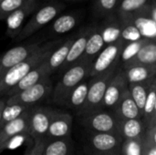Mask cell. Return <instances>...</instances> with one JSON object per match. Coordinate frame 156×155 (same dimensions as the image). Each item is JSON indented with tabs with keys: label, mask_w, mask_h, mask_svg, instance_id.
I'll list each match as a JSON object with an SVG mask.
<instances>
[{
	"label": "cell",
	"mask_w": 156,
	"mask_h": 155,
	"mask_svg": "<svg viewBox=\"0 0 156 155\" xmlns=\"http://www.w3.org/2000/svg\"><path fill=\"white\" fill-rule=\"evenodd\" d=\"M62 43L60 39L52 40L41 44V46L31 54L26 60L13 67L0 76V97L6 96L33 69L43 63L49 58L51 53Z\"/></svg>",
	"instance_id": "6da1fadb"
},
{
	"label": "cell",
	"mask_w": 156,
	"mask_h": 155,
	"mask_svg": "<svg viewBox=\"0 0 156 155\" xmlns=\"http://www.w3.org/2000/svg\"><path fill=\"white\" fill-rule=\"evenodd\" d=\"M93 61L80 59L67 69L56 86L53 88L51 96L55 104L65 106L72 90L87 77H90Z\"/></svg>",
	"instance_id": "7a4b0ae2"
},
{
	"label": "cell",
	"mask_w": 156,
	"mask_h": 155,
	"mask_svg": "<svg viewBox=\"0 0 156 155\" xmlns=\"http://www.w3.org/2000/svg\"><path fill=\"white\" fill-rule=\"evenodd\" d=\"M119 69V66H117L109 69L103 74L91 78V79L89 81L87 100L81 110L78 112L80 116L82 117L92 111L102 109V102L107 88Z\"/></svg>",
	"instance_id": "3957f363"
},
{
	"label": "cell",
	"mask_w": 156,
	"mask_h": 155,
	"mask_svg": "<svg viewBox=\"0 0 156 155\" xmlns=\"http://www.w3.org/2000/svg\"><path fill=\"white\" fill-rule=\"evenodd\" d=\"M64 8L65 5L58 2H52L43 5L33 14L29 20L27 21L25 26L15 40L22 41L28 38L43 26L49 24L50 22H53Z\"/></svg>",
	"instance_id": "277c9868"
},
{
	"label": "cell",
	"mask_w": 156,
	"mask_h": 155,
	"mask_svg": "<svg viewBox=\"0 0 156 155\" xmlns=\"http://www.w3.org/2000/svg\"><path fill=\"white\" fill-rule=\"evenodd\" d=\"M81 118L82 124L89 132L121 134V122L113 111L101 109Z\"/></svg>",
	"instance_id": "5b68a950"
},
{
	"label": "cell",
	"mask_w": 156,
	"mask_h": 155,
	"mask_svg": "<svg viewBox=\"0 0 156 155\" xmlns=\"http://www.w3.org/2000/svg\"><path fill=\"white\" fill-rule=\"evenodd\" d=\"M53 88L54 87L50 77H47L34 86L7 97L5 103L34 107L36 103L48 97L52 93Z\"/></svg>",
	"instance_id": "8992f818"
},
{
	"label": "cell",
	"mask_w": 156,
	"mask_h": 155,
	"mask_svg": "<svg viewBox=\"0 0 156 155\" xmlns=\"http://www.w3.org/2000/svg\"><path fill=\"white\" fill-rule=\"evenodd\" d=\"M126 43L127 42L122 38L114 43L105 46V48L93 60L90 77H97L101 74L105 73L109 69L119 66L122 53Z\"/></svg>",
	"instance_id": "52a82bcc"
},
{
	"label": "cell",
	"mask_w": 156,
	"mask_h": 155,
	"mask_svg": "<svg viewBox=\"0 0 156 155\" xmlns=\"http://www.w3.org/2000/svg\"><path fill=\"white\" fill-rule=\"evenodd\" d=\"M88 141L95 155H122L124 141L121 134L90 132Z\"/></svg>",
	"instance_id": "ba28073f"
},
{
	"label": "cell",
	"mask_w": 156,
	"mask_h": 155,
	"mask_svg": "<svg viewBox=\"0 0 156 155\" xmlns=\"http://www.w3.org/2000/svg\"><path fill=\"white\" fill-rule=\"evenodd\" d=\"M152 0H121L116 15L123 26L152 14Z\"/></svg>",
	"instance_id": "9c48e42d"
},
{
	"label": "cell",
	"mask_w": 156,
	"mask_h": 155,
	"mask_svg": "<svg viewBox=\"0 0 156 155\" xmlns=\"http://www.w3.org/2000/svg\"><path fill=\"white\" fill-rule=\"evenodd\" d=\"M55 109L49 107H33L29 120V136L35 140L47 138L48 131Z\"/></svg>",
	"instance_id": "30bf717a"
},
{
	"label": "cell",
	"mask_w": 156,
	"mask_h": 155,
	"mask_svg": "<svg viewBox=\"0 0 156 155\" xmlns=\"http://www.w3.org/2000/svg\"><path fill=\"white\" fill-rule=\"evenodd\" d=\"M40 46V42L27 43L14 47L0 55V76L13 67L26 60Z\"/></svg>",
	"instance_id": "8fae6325"
},
{
	"label": "cell",
	"mask_w": 156,
	"mask_h": 155,
	"mask_svg": "<svg viewBox=\"0 0 156 155\" xmlns=\"http://www.w3.org/2000/svg\"><path fill=\"white\" fill-rule=\"evenodd\" d=\"M37 0H28L20 8L14 11L5 18L6 36L12 39H16L26 25L27 18L36 12L37 7Z\"/></svg>",
	"instance_id": "7c38bea8"
},
{
	"label": "cell",
	"mask_w": 156,
	"mask_h": 155,
	"mask_svg": "<svg viewBox=\"0 0 156 155\" xmlns=\"http://www.w3.org/2000/svg\"><path fill=\"white\" fill-rule=\"evenodd\" d=\"M32 108L26 111L16 120L0 128V153L6 148L14 137L23 134L29 135V120Z\"/></svg>",
	"instance_id": "4fadbf2b"
},
{
	"label": "cell",
	"mask_w": 156,
	"mask_h": 155,
	"mask_svg": "<svg viewBox=\"0 0 156 155\" xmlns=\"http://www.w3.org/2000/svg\"><path fill=\"white\" fill-rule=\"evenodd\" d=\"M129 89V82L122 69H119L111 80L102 102V109L113 111L123 93Z\"/></svg>",
	"instance_id": "5bb4252c"
},
{
	"label": "cell",
	"mask_w": 156,
	"mask_h": 155,
	"mask_svg": "<svg viewBox=\"0 0 156 155\" xmlns=\"http://www.w3.org/2000/svg\"><path fill=\"white\" fill-rule=\"evenodd\" d=\"M93 25L88 26L86 27L81 28L78 33L77 36L70 47L69 52L68 54V57L64 62V64L61 66L59 69V72L64 73L67 69H69L71 66H73L75 63L80 61L81 58L84 55L86 46H87V41L88 38L90 35V32L92 30Z\"/></svg>",
	"instance_id": "9a60e30c"
},
{
	"label": "cell",
	"mask_w": 156,
	"mask_h": 155,
	"mask_svg": "<svg viewBox=\"0 0 156 155\" xmlns=\"http://www.w3.org/2000/svg\"><path fill=\"white\" fill-rule=\"evenodd\" d=\"M73 118L66 111L55 110L48 131L47 139H63L70 137Z\"/></svg>",
	"instance_id": "2e32d148"
},
{
	"label": "cell",
	"mask_w": 156,
	"mask_h": 155,
	"mask_svg": "<svg viewBox=\"0 0 156 155\" xmlns=\"http://www.w3.org/2000/svg\"><path fill=\"white\" fill-rule=\"evenodd\" d=\"M51 74L52 73L48 65V59H46L43 63H41L40 65H38L37 67L33 69L28 74H27L24 77V79L7 93L6 97H10L19 91H22L24 90H27V89L34 86L35 84L41 81L43 79H45L47 77H50Z\"/></svg>",
	"instance_id": "e0dca14e"
},
{
	"label": "cell",
	"mask_w": 156,
	"mask_h": 155,
	"mask_svg": "<svg viewBox=\"0 0 156 155\" xmlns=\"http://www.w3.org/2000/svg\"><path fill=\"white\" fill-rule=\"evenodd\" d=\"M113 112L121 122L127 120L142 119L143 116L142 111L132 98L129 89L123 93V95L120 99L119 102L113 109Z\"/></svg>",
	"instance_id": "ac0fdd59"
},
{
	"label": "cell",
	"mask_w": 156,
	"mask_h": 155,
	"mask_svg": "<svg viewBox=\"0 0 156 155\" xmlns=\"http://www.w3.org/2000/svg\"><path fill=\"white\" fill-rule=\"evenodd\" d=\"M122 67L129 84L145 82L156 77V67L140 64L124 65Z\"/></svg>",
	"instance_id": "d6986e66"
},
{
	"label": "cell",
	"mask_w": 156,
	"mask_h": 155,
	"mask_svg": "<svg viewBox=\"0 0 156 155\" xmlns=\"http://www.w3.org/2000/svg\"><path fill=\"white\" fill-rule=\"evenodd\" d=\"M99 27L102 33L106 46L122 39L123 25L116 14L103 19Z\"/></svg>",
	"instance_id": "ffe728a7"
},
{
	"label": "cell",
	"mask_w": 156,
	"mask_h": 155,
	"mask_svg": "<svg viewBox=\"0 0 156 155\" xmlns=\"http://www.w3.org/2000/svg\"><path fill=\"white\" fill-rule=\"evenodd\" d=\"M81 20L80 13H67L63 14L54 19L49 31L54 36L63 35L71 31Z\"/></svg>",
	"instance_id": "44dd1931"
},
{
	"label": "cell",
	"mask_w": 156,
	"mask_h": 155,
	"mask_svg": "<svg viewBox=\"0 0 156 155\" xmlns=\"http://www.w3.org/2000/svg\"><path fill=\"white\" fill-rule=\"evenodd\" d=\"M106 44L99 25H93L92 30L87 41L86 49L81 59L93 61L100 52L105 48Z\"/></svg>",
	"instance_id": "7402d4cb"
},
{
	"label": "cell",
	"mask_w": 156,
	"mask_h": 155,
	"mask_svg": "<svg viewBox=\"0 0 156 155\" xmlns=\"http://www.w3.org/2000/svg\"><path fill=\"white\" fill-rule=\"evenodd\" d=\"M140 64L150 67H156V40L149 37L145 44L139 50L137 55L131 60L123 63L124 65Z\"/></svg>",
	"instance_id": "603a6c76"
},
{
	"label": "cell",
	"mask_w": 156,
	"mask_h": 155,
	"mask_svg": "<svg viewBox=\"0 0 156 155\" xmlns=\"http://www.w3.org/2000/svg\"><path fill=\"white\" fill-rule=\"evenodd\" d=\"M77 36V33L71 37H69V38H67L65 41H63L49 56V58H48V68L51 71V73H54L57 70H59V69L61 68V66L64 64L68 54L69 52L70 47L75 39Z\"/></svg>",
	"instance_id": "cb8c5ba5"
},
{
	"label": "cell",
	"mask_w": 156,
	"mask_h": 155,
	"mask_svg": "<svg viewBox=\"0 0 156 155\" xmlns=\"http://www.w3.org/2000/svg\"><path fill=\"white\" fill-rule=\"evenodd\" d=\"M146 126L142 119L127 120L121 122V135L123 141L139 140L144 137Z\"/></svg>",
	"instance_id": "d4e9b609"
},
{
	"label": "cell",
	"mask_w": 156,
	"mask_h": 155,
	"mask_svg": "<svg viewBox=\"0 0 156 155\" xmlns=\"http://www.w3.org/2000/svg\"><path fill=\"white\" fill-rule=\"evenodd\" d=\"M88 91H89V81L84 80L72 90L65 106L69 109L75 110L79 112L87 100Z\"/></svg>",
	"instance_id": "484cf974"
},
{
	"label": "cell",
	"mask_w": 156,
	"mask_h": 155,
	"mask_svg": "<svg viewBox=\"0 0 156 155\" xmlns=\"http://www.w3.org/2000/svg\"><path fill=\"white\" fill-rule=\"evenodd\" d=\"M73 145L71 138L48 140L42 155H72Z\"/></svg>",
	"instance_id": "4316f807"
},
{
	"label": "cell",
	"mask_w": 156,
	"mask_h": 155,
	"mask_svg": "<svg viewBox=\"0 0 156 155\" xmlns=\"http://www.w3.org/2000/svg\"><path fill=\"white\" fill-rule=\"evenodd\" d=\"M121 0H94L92 14L96 18H107L115 15Z\"/></svg>",
	"instance_id": "83f0119b"
},
{
	"label": "cell",
	"mask_w": 156,
	"mask_h": 155,
	"mask_svg": "<svg viewBox=\"0 0 156 155\" xmlns=\"http://www.w3.org/2000/svg\"><path fill=\"white\" fill-rule=\"evenodd\" d=\"M155 102H156V77L151 79L150 81V86H149V90H148V94H147V99H146V102L144 108V111H143V116H142V120L144 121L146 129L149 128L153 116H154V108H155Z\"/></svg>",
	"instance_id": "f1b7e54d"
},
{
	"label": "cell",
	"mask_w": 156,
	"mask_h": 155,
	"mask_svg": "<svg viewBox=\"0 0 156 155\" xmlns=\"http://www.w3.org/2000/svg\"><path fill=\"white\" fill-rule=\"evenodd\" d=\"M150 81H151V79L148 81H145V82L129 84L130 94H131L132 98L133 99V100L135 101V103L137 104L140 111H142V113L144 111V105L146 102Z\"/></svg>",
	"instance_id": "f546056e"
},
{
	"label": "cell",
	"mask_w": 156,
	"mask_h": 155,
	"mask_svg": "<svg viewBox=\"0 0 156 155\" xmlns=\"http://www.w3.org/2000/svg\"><path fill=\"white\" fill-rule=\"evenodd\" d=\"M30 108L32 107H27V106H23L19 104H6L5 103V106L2 112L0 128L7 124L8 122L16 120L20 115H22L26 111L29 110Z\"/></svg>",
	"instance_id": "4dcf8cb0"
},
{
	"label": "cell",
	"mask_w": 156,
	"mask_h": 155,
	"mask_svg": "<svg viewBox=\"0 0 156 155\" xmlns=\"http://www.w3.org/2000/svg\"><path fill=\"white\" fill-rule=\"evenodd\" d=\"M148 38L149 37H144V38H141L136 41L126 43L125 47L123 48L122 57H121V60L122 61V63H125V62L131 60L132 58H133L137 55L139 50L142 48V47L148 40Z\"/></svg>",
	"instance_id": "1f68e13d"
},
{
	"label": "cell",
	"mask_w": 156,
	"mask_h": 155,
	"mask_svg": "<svg viewBox=\"0 0 156 155\" xmlns=\"http://www.w3.org/2000/svg\"><path fill=\"white\" fill-rule=\"evenodd\" d=\"M28 0H0V20L5 18L14 11L20 8Z\"/></svg>",
	"instance_id": "d6a6232c"
},
{
	"label": "cell",
	"mask_w": 156,
	"mask_h": 155,
	"mask_svg": "<svg viewBox=\"0 0 156 155\" xmlns=\"http://www.w3.org/2000/svg\"><path fill=\"white\" fill-rule=\"evenodd\" d=\"M144 141V137L139 140L124 141L122 147V155H143Z\"/></svg>",
	"instance_id": "836d02e7"
},
{
	"label": "cell",
	"mask_w": 156,
	"mask_h": 155,
	"mask_svg": "<svg viewBox=\"0 0 156 155\" xmlns=\"http://www.w3.org/2000/svg\"><path fill=\"white\" fill-rule=\"evenodd\" d=\"M144 37H144L142 31L133 24H128L123 26V30H122V38L128 42H133V41H136L139 40L141 38Z\"/></svg>",
	"instance_id": "e575fe53"
},
{
	"label": "cell",
	"mask_w": 156,
	"mask_h": 155,
	"mask_svg": "<svg viewBox=\"0 0 156 155\" xmlns=\"http://www.w3.org/2000/svg\"><path fill=\"white\" fill-rule=\"evenodd\" d=\"M48 141V139L47 138L33 141V143L29 146V148L27 149L24 155H42Z\"/></svg>",
	"instance_id": "d590c367"
},
{
	"label": "cell",
	"mask_w": 156,
	"mask_h": 155,
	"mask_svg": "<svg viewBox=\"0 0 156 155\" xmlns=\"http://www.w3.org/2000/svg\"><path fill=\"white\" fill-rule=\"evenodd\" d=\"M143 155H156V145L151 141V139L145 133L144 141Z\"/></svg>",
	"instance_id": "8d00e7d4"
},
{
	"label": "cell",
	"mask_w": 156,
	"mask_h": 155,
	"mask_svg": "<svg viewBox=\"0 0 156 155\" xmlns=\"http://www.w3.org/2000/svg\"><path fill=\"white\" fill-rule=\"evenodd\" d=\"M146 134L147 136L151 139V141L156 145V130L155 129H149L146 131Z\"/></svg>",
	"instance_id": "74e56055"
},
{
	"label": "cell",
	"mask_w": 156,
	"mask_h": 155,
	"mask_svg": "<svg viewBox=\"0 0 156 155\" xmlns=\"http://www.w3.org/2000/svg\"><path fill=\"white\" fill-rule=\"evenodd\" d=\"M5 106V100L0 99V124H1V119H2V112H3Z\"/></svg>",
	"instance_id": "f35d334b"
},
{
	"label": "cell",
	"mask_w": 156,
	"mask_h": 155,
	"mask_svg": "<svg viewBox=\"0 0 156 155\" xmlns=\"http://www.w3.org/2000/svg\"><path fill=\"white\" fill-rule=\"evenodd\" d=\"M155 122H156V102H155V108H154V116H153V119H152L151 124H150V126H149V128H148L147 130H149V129L153 128V126L154 125V123H155Z\"/></svg>",
	"instance_id": "ab89813d"
},
{
	"label": "cell",
	"mask_w": 156,
	"mask_h": 155,
	"mask_svg": "<svg viewBox=\"0 0 156 155\" xmlns=\"http://www.w3.org/2000/svg\"><path fill=\"white\" fill-rule=\"evenodd\" d=\"M153 128H154V129H155V130H156V122L154 123V125L153 126ZM153 128H151V129H153Z\"/></svg>",
	"instance_id": "60d3db41"
},
{
	"label": "cell",
	"mask_w": 156,
	"mask_h": 155,
	"mask_svg": "<svg viewBox=\"0 0 156 155\" xmlns=\"http://www.w3.org/2000/svg\"><path fill=\"white\" fill-rule=\"evenodd\" d=\"M152 1H153V4H154L156 5V0H152Z\"/></svg>",
	"instance_id": "b9f144b4"
},
{
	"label": "cell",
	"mask_w": 156,
	"mask_h": 155,
	"mask_svg": "<svg viewBox=\"0 0 156 155\" xmlns=\"http://www.w3.org/2000/svg\"><path fill=\"white\" fill-rule=\"evenodd\" d=\"M68 1H80V0H68Z\"/></svg>",
	"instance_id": "7bdbcfd3"
},
{
	"label": "cell",
	"mask_w": 156,
	"mask_h": 155,
	"mask_svg": "<svg viewBox=\"0 0 156 155\" xmlns=\"http://www.w3.org/2000/svg\"><path fill=\"white\" fill-rule=\"evenodd\" d=\"M154 38H155V40H156V37H154Z\"/></svg>",
	"instance_id": "ee69618b"
}]
</instances>
